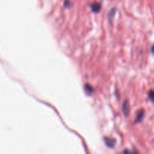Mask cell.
I'll use <instances>...</instances> for the list:
<instances>
[{"mask_svg":"<svg viewBox=\"0 0 154 154\" xmlns=\"http://www.w3.org/2000/svg\"><path fill=\"white\" fill-rule=\"evenodd\" d=\"M105 141L107 145L110 147H113L114 146V144H115V140L111 138H105Z\"/></svg>","mask_w":154,"mask_h":154,"instance_id":"2","label":"cell"},{"mask_svg":"<svg viewBox=\"0 0 154 154\" xmlns=\"http://www.w3.org/2000/svg\"><path fill=\"white\" fill-rule=\"evenodd\" d=\"M123 112H124L125 115L126 116L129 115V112H130V105H129V103L128 101H125L124 103H123Z\"/></svg>","mask_w":154,"mask_h":154,"instance_id":"1","label":"cell"},{"mask_svg":"<svg viewBox=\"0 0 154 154\" xmlns=\"http://www.w3.org/2000/svg\"><path fill=\"white\" fill-rule=\"evenodd\" d=\"M92 11L94 12H99L101 9V5L99 3H93L91 5Z\"/></svg>","mask_w":154,"mask_h":154,"instance_id":"3","label":"cell"},{"mask_svg":"<svg viewBox=\"0 0 154 154\" xmlns=\"http://www.w3.org/2000/svg\"><path fill=\"white\" fill-rule=\"evenodd\" d=\"M144 111H141L138 113V115H137L136 119H135V123H139L142 120V119L144 118Z\"/></svg>","mask_w":154,"mask_h":154,"instance_id":"4","label":"cell"},{"mask_svg":"<svg viewBox=\"0 0 154 154\" xmlns=\"http://www.w3.org/2000/svg\"><path fill=\"white\" fill-rule=\"evenodd\" d=\"M151 51H152V53H153V54H154V45L153 46V48H152V50H151Z\"/></svg>","mask_w":154,"mask_h":154,"instance_id":"7","label":"cell"},{"mask_svg":"<svg viewBox=\"0 0 154 154\" xmlns=\"http://www.w3.org/2000/svg\"><path fill=\"white\" fill-rule=\"evenodd\" d=\"M149 98H150V99L152 102H154V90H150L149 92Z\"/></svg>","mask_w":154,"mask_h":154,"instance_id":"6","label":"cell"},{"mask_svg":"<svg viewBox=\"0 0 154 154\" xmlns=\"http://www.w3.org/2000/svg\"><path fill=\"white\" fill-rule=\"evenodd\" d=\"M85 91L88 95H91L94 92V90H93V88L90 85L85 84Z\"/></svg>","mask_w":154,"mask_h":154,"instance_id":"5","label":"cell"}]
</instances>
